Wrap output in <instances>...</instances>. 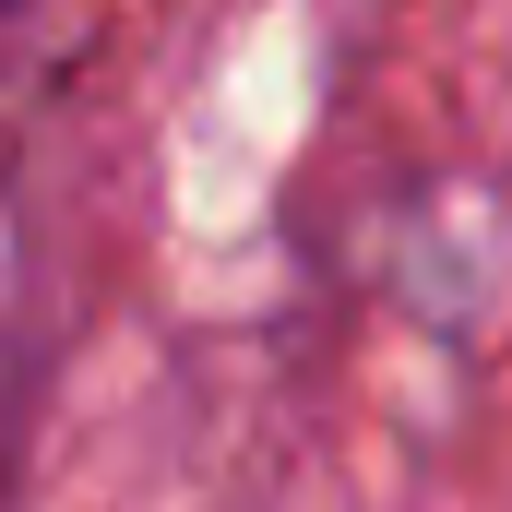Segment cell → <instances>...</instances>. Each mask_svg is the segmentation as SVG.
Masks as SVG:
<instances>
[{
    "mask_svg": "<svg viewBox=\"0 0 512 512\" xmlns=\"http://www.w3.org/2000/svg\"><path fill=\"white\" fill-rule=\"evenodd\" d=\"M0 12H12V0H0Z\"/></svg>",
    "mask_w": 512,
    "mask_h": 512,
    "instance_id": "1",
    "label": "cell"
}]
</instances>
